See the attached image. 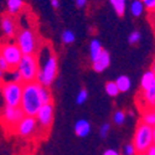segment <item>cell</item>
<instances>
[{
  "instance_id": "1",
  "label": "cell",
  "mask_w": 155,
  "mask_h": 155,
  "mask_svg": "<svg viewBox=\"0 0 155 155\" xmlns=\"http://www.w3.org/2000/svg\"><path fill=\"white\" fill-rule=\"evenodd\" d=\"M40 83L38 82H28L22 83V94L20 108L22 109L25 115H32L35 117L37 110L41 108L42 102L40 98Z\"/></svg>"
},
{
  "instance_id": "2",
  "label": "cell",
  "mask_w": 155,
  "mask_h": 155,
  "mask_svg": "<svg viewBox=\"0 0 155 155\" xmlns=\"http://www.w3.org/2000/svg\"><path fill=\"white\" fill-rule=\"evenodd\" d=\"M58 71L57 56L50 46H47V55H45V60L41 66H38V72L36 74V82L45 87H50L54 83Z\"/></svg>"
},
{
  "instance_id": "3",
  "label": "cell",
  "mask_w": 155,
  "mask_h": 155,
  "mask_svg": "<svg viewBox=\"0 0 155 155\" xmlns=\"http://www.w3.org/2000/svg\"><path fill=\"white\" fill-rule=\"evenodd\" d=\"M137 155H143L153 145V127L139 122L133 137V143Z\"/></svg>"
},
{
  "instance_id": "4",
  "label": "cell",
  "mask_w": 155,
  "mask_h": 155,
  "mask_svg": "<svg viewBox=\"0 0 155 155\" xmlns=\"http://www.w3.org/2000/svg\"><path fill=\"white\" fill-rule=\"evenodd\" d=\"M16 45L22 55H35L40 48V41L34 30L22 29L16 34Z\"/></svg>"
},
{
  "instance_id": "5",
  "label": "cell",
  "mask_w": 155,
  "mask_h": 155,
  "mask_svg": "<svg viewBox=\"0 0 155 155\" xmlns=\"http://www.w3.org/2000/svg\"><path fill=\"white\" fill-rule=\"evenodd\" d=\"M16 70L22 77V82H35L38 72V58L36 55H22Z\"/></svg>"
},
{
  "instance_id": "6",
  "label": "cell",
  "mask_w": 155,
  "mask_h": 155,
  "mask_svg": "<svg viewBox=\"0 0 155 155\" xmlns=\"http://www.w3.org/2000/svg\"><path fill=\"white\" fill-rule=\"evenodd\" d=\"M2 96L5 104L9 107H20L21 94H22V83L15 82H4L0 86Z\"/></svg>"
},
{
  "instance_id": "7",
  "label": "cell",
  "mask_w": 155,
  "mask_h": 155,
  "mask_svg": "<svg viewBox=\"0 0 155 155\" xmlns=\"http://www.w3.org/2000/svg\"><path fill=\"white\" fill-rule=\"evenodd\" d=\"M0 55L8 62L10 68H16L22 57V52L19 46L14 42H4L0 44Z\"/></svg>"
},
{
  "instance_id": "8",
  "label": "cell",
  "mask_w": 155,
  "mask_h": 155,
  "mask_svg": "<svg viewBox=\"0 0 155 155\" xmlns=\"http://www.w3.org/2000/svg\"><path fill=\"white\" fill-rule=\"evenodd\" d=\"M37 127L38 124L35 117H32V115H24V118L14 128V130L21 138H29L36 133Z\"/></svg>"
},
{
  "instance_id": "9",
  "label": "cell",
  "mask_w": 155,
  "mask_h": 155,
  "mask_svg": "<svg viewBox=\"0 0 155 155\" xmlns=\"http://www.w3.org/2000/svg\"><path fill=\"white\" fill-rule=\"evenodd\" d=\"M54 114H55V107L52 103L42 104L41 108L37 110L35 118L37 120V124L42 129H50L54 122Z\"/></svg>"
},
{
  "instance_id": "10",
  "label": "cell",
  "mask_w": 155,
  "mask_h": 155,
  "mask_svg": "<svg viewBox=\"0 0 155 155\" xmlns=\"http://www.w3.org/2000/svg\"><path fill=\"white\" fill-rule=\"evenodd\" d=\"M24 112L20 107H9L6 106L3 113V119L5 125H8L9 128L14 129L16 127V124L24 118Z\"/></svg>"
},
{
  "instance_id": "11",
  "label": "cell",
  "mask_w": 155,
  "mask_h": 155,
  "mask_svg": "<svg viewBox=\"0 0 155 155\" xmlns=\"http://www.w3.org/2000/svg\"><path fill=\"white\" fill-rule=\"evenodd\" d=\"M0 30L6 37H14L16 35V21L10 14H3L0 16Z\"/></svg>"
},
{
  "instance_id": "12",
  "label": "cell",
  "mask_w": 155,
  "mask_h": 155,
  "mask_svg": "<svg viewBox=\"0 0 155 155\" xmlns=\"http://www.w3.org/2000/svg\"><path fill=\"white\" fill-rule=\"evenodd\" d=\"M137 99V102H143V104L140 106V110L145 108H155V84H153L148 89H141Z\"/></svg>"
},
{
  "instance_id": "13",
  "label": "cell",
  "mask_w": 155,
  "mask_h": 155,
  "mask_svg": "<svg viewBox=\"0 0 155 155\" xmlns=\"http://www.w3.org/2000/svg\"><path fill=\"white\" fill-rule=\"evenodd\" d=\"M109 64H110V55H109L108 51L103 50L101 56L94 62H92V68H93L94 72L101 73L104 70H107L109 67Z\"/></svg>"
},
{
  "instance_id": "14",
  "label": "cell",
  "mask_w": 155,
  "mask_h": 155,
  "mask_svg": "<svg viewBox=\"0 0 155 155\" xmlns=\"http://www.w3.org/2000/svg\"><path fill=\"white\" fill-rule=\"evenodd\" d=\"M74 133L80 138H86L91 133V123L87 119H80L74 123Z\"/></svg>"
},
{
  "instance_id": "15",
  "label": "cell",
  "mask_w": 155,
  "mask_h": 155,
  "mask_svg": "<svg viewBox=\"0 0 155 155\" xmlns=\"http://www.w3.org/2000/svg\"><path fill=\"white\" fill-rule=\"evenodd\" d=\"M25 6L24 0H8L6 2V12L10 15H16L22 10V8Z\"/></svg>"
},
{
  "instance_id": "16",
  "label": "cell",
  "mask_w": 155,
  "mask_h": 155,
  "mask_svg": "<svg viewBox=\"0 0 155 155\" xmlns=\"http://www.w3.org/2000/svg\"><path fill=\"white\" fill-rule=\"evenodd\" d=\"M140 122L147 125L154 127L155 125V108H145L141 110Z\"/></svg>"
},
{
  "instance_id": "17",
  "label": "cell",
  "mask_w": 155,
  "mask_h": 155,
  "mask_svg": "<svg viewBox=\"0 0 155 155\" xmlns=\"http://www.w3.org/2000/svg\"><path fill=\"white\" fill-rule=\"evenodd\" d=\"M103 51V47L101 45V42L97 40V38H93L89 44V58H91L92 62H94L102 54Z\"/></svg>"
},
{
  "instance_id": "18",
  "label": "cell",
  "mask_w": 155,
  "mask_h": 155,
  "mask_svg": "<svg viewBox=\"0 0 155 155\" xmlns=\"http://www.w3.org/2000/svg\"><path fill=\"white\" fill-rule=\"evenodd\" d=\"M153 84H155V74H154V72L151 70H149V71H147L143 76H141L140 88L141 89H148Z\"/></svg>"
},
{
  "instance_id": "19",
  "label": "cell",
  "mask_w": 155,
  "mask_h": 155,
  "mask_svg": "<svg viewBox=\"0 0 155 155\" xmlns=\"http://www.w3.org/2000/svg\"><path fill=\"white\" fill-rule=\"evenodd\" d=\"M114 82H115V84H117L119 92H123V93L128 92L129 89H130V87H132V81H130V78H129L128 76H124V74L119 76Z\"/></svg>"
},
{
  "instance_id": "20",
  "label": "cell",
  "mask_w": 155,
  "mask_h": 155,
  "mask_svg": "<svg viewBox=\"0 0 155 155\" xmlns=\"http://www.w3.org/2000/svg\"><path fill=\"white\" fill-rule=\"evenodd\" d=\"M109 3L114 11L117 12L118 16H123L125 14V8H127V0H109Z\"/></svg>"
},
{
  "instance_id": "21",
  "label": "cell",
  "mask_w": 155,
  "mask_h": 155,
  "mask_svg": "<svg viewBox=\"0 0 155 155\" xmlns=\"http://www.w3.org/2000/svg\"><path fill=\"white\" fill-rule=\"evenodd\" d=\"M40 98H41V102L42 104H47V103H52V94H51L48 87H45L42 84H40Z\"/></svg>"
},
{
  "instance_id": "22",
  "label": "cell",
  "mask_w": 155,
  "mask_h": 155,
  "mask_svg": "<svg viewBox=\"0 0 155 155\" xmlns=\"http://www.w3.org/2000/svg\"><path fill=\"white\" fill-rule=\"evenodd\" d=\"M144 5L143 3H141V0H134V2L130 4V12H132V15L138 18L140 16L141 14H143V11H144Z\"/></svg>"
},
{
  "instance_id": "23",
  "label": "cell",
  "mask_w": 155,
  "mask_h": 155,
  "mask_svg": "<svg viewBox=\"0 0 155 155\" xmlns=\"http://www.w3.org/2000/svg\"><path fill=\"white\" fill-rule=\"evenodd\" d=\"M5 73H8L9 74V77L8 78H5L6 80V82H15V83H24L22 82V77H21V74H20V72L16 70V68H14V70H9L8 72H5Z\"/></svg>"
},
{
  "instance_id": "24",
  "label": "cell",
  "mask_w": 155,
  "mask_h": 155,
  "mask_svg": "<svg viewBox=\"0 0 155 155\" xmlns=\"http://www.w3.org/2000/svg\"><path fill=\"white\" fill-rule=\"evenodd\" d=\"M104 89H106V93L109 96V97H117L120 92H119V89L117 87V84H115V82L113 81H109L106 83L104 86Z\"/></svg>"
},
{
  "instance_id": "25",
  "label": "cell",
  "mask_w": 155,
  "mask_h": 155,
  "mask_svg": "<svg viewBox=\"0 0 155 155\" xmlns=\"http://www.w3.org/2000/svg\"><path fill=\"white\" fill-rule=\"evenodd\" d=\"M76 40V35L71 31V30H66L61 34V41L66 45H70V44H73Z\"/></svg>"
},
{
  "instance_id": "26",
  "label": "cell",
  "mask_w": 155,
  "mask_h": 155,
  "mask_svg": "<svg viewBox=\"0 0 155 155\" xmlns=\"http://www.w3.org/2000/svg\"><path fill=\"white\" fill-rule=\"evenodd\" d=\"M127 119V113L124 110H117L113 114V122L117 125H123Z\"/></svg>"
},
{
  "instance_id": "27",
  "label": "cell",
  "mask_w": 155,
  "mask_h": 155,
  "mask_svg": "<svg viewBox=\"0 0 155 155\" xmlns=\"http://www.w3.org/2000/svg\"><path fill=\"white\" fill-rule=\"evenodd\" d=\"M87 98H88L87 89L82 88V89H80L78 94H77V97H76V103H77V104H83V103L87 101Z\"/></svg>"
},
{
  "instance_id": "28",
  "label": "cell",
  "mask_w": 155,
  "mask_h": 155,
  "mask_svg": "<svg viewBox=\"0 0 155 155\" xmlns=\"http://www.w3.org/2000/svg\"><path fill=\"white\" fill-rule=\"evenodd\" d=\"M140 38H141V34L139 31H133V32H130V35L128 36V42L130 45H135L140 41Z\"/></svg>"
},
{
  "instance_id": "29",
  "label": "cell",
  "mask_w": 155,
  "mask_h": 155,
  "mask_svg": "<svg viewBox=\"0 0 155 155\" xmlns=\"http://www.w3.org/2000/svg\"><path fill=\"white\" fill-rule=\"evenodd\" d=\"M110 130V125L109 123H104V124H102L101 128H99V137L102 139H106L108 137V133Z\"/></svg>"
},
{
  "instance_id": "30",
  "label": "cell",
  "mask_w": 155,
  "mask_h": 155,
  "mask_svg": "<svg viewBox=\"0 0 155 155\" xmlns=\"http://www.w3.org/2000/svg\"><path fill=\"white\" fill-rule=\"evenodd\" d=\"M144 9L149 12H155V0H141Z\"/></svg>"
},
{
  "instance_id": "31",
  "label": "cell",
  "mask_w": 155,
  "mask_h": 155,
  "mask_svg": "<svg viewBox=\"0 0 155 155\" xmlns=\"http://www.w3.org/2000/svg\"><path fill=\"white\" fill-rule=\"evenodd\" d=\"M124 154L125 155H137V153H135V148H134V145L130 143V144H127L125 147H124Z\"/></svg>"
},
{
  "instance_id": "32",
  "label": "cell",
  "mask_w": 155,
  "mask_h": 155,
  "mask_svg": "<svg viewBox=\"0 0 155 155\" xmlns=\"http://www.w3.org/2000/svg\"><path fill=\"white\" fill-rule=\"evenodd\" d=\"M102 155H120L118 150H115V149H107L104 150V153H103Z\"/></svg>"
},
{
  "instance_id": "33",
  "label": "cell",
  "mask_w": 155,
  "mask_h": 155,
  "mask_svg": "<svg viewBox=\"0 0 155 155\" xmlns=\"http://www.w3.org/2000/svg\"><path fill=\"white\" fill-rule=\"evenodd\" d=\"M86 5H87V0H76V6H77V8L82 9V8H84Z\"/></svg>"
},
{
  "instance_id": "34",
  "label": "cell",
  "mask_w": 155,
  "mask_h": 155,
  "mask_svg": "<svg viewBox=\"0 0 155 155\" xmlns=\"http://www.w3.org/2000/svg\"><path fill=\"white\" fill-rule=\"evenodd\" d=\"M143 155H155V147H154V145H151V147H150V148H149V149H148Z\"/></svg>"
},
{
  "instance_id": "35",
  "label": "cell",
  "mask_w": 155,
  "mask_h": 155,
  "mask_svg": "<svg viewBox=\"0 0 155 155\" xmlns=\"http://www.w3.org/2000/svg\"><path fill=\"white\" fill-rule=\"evenodd\" d=\"M51 5H52L54 9H58L60 8V2L58 0H51Z\"/></svg>"
},
{
  "instance_id": "36",
  "label": "cell",
  "mask_w": 155,
  "mask_h": 155,
  "mask_svg": "<svg viewBox=\"0 0 155 155\" xmlns=\"http://www.w3.org/2000/svg\"><path fill=\"white\" fill-rule=\"evenodd\" d=\"M4 74H5V72L3 70H0V82L4 81Z\"/></svg>"
},
{
  "instance_id": "37",
  "label": "cell",
  "mask_w": 155,
  "mask_h": 155,
  "mask_svg": "<svg viewBox=\"0 0 155 155\" xmlns=\"http://www.w3.org/2000/svg\"><path fill=\"white\" fill-rule=\"evenodd\" d=\"M153 145L155 147V125L153 127Z\"/></svg>"
},
{
  "instance_id": "38",
  "label": "cell",
  "mask_w": 155,
  "mask_h": 155,
  "mask_svg": "<svg viewBox=\"0 0 155 155\" xmlns=\"http://www.w3.org/2000/svg\"><path fill=\"white\" fill-rule=\"evenodd\" d=\"M153 72H154V74H155V71H153Z\"/></svg>"
},
{
  "instance_id": "39",
  "label": "cell",
  "mask_w": 155,
  "mask_h": 155,
  "mask_svg": "<svg viewBox=\"0 0 155 155\" xmlns=\"http://www.w3.org/2000/svg\"><path fill=\"white\" fill-rule=\"evenodd\" d=\"M123 155H125V154H123Z\"/></svg>"
}]
</instances>
